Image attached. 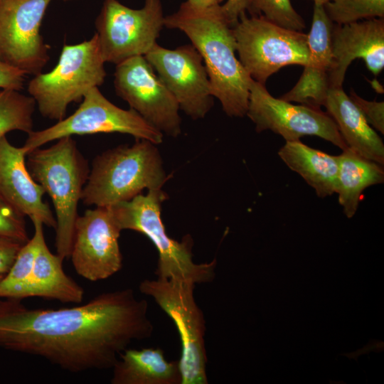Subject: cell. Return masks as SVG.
<instances>
[{"instance_id":"cell-1","label":"cell","mask_w":384,"mask_h":384,"mask_svg":"<svg viewBox=\"0 0 384 384\" xmlns=\"http://www.w3.org/2000/svg\"><path fill=\"white\" fill-rule=\"evenodd\" d=\"M0 299V347L35 356L70 373L112 368L136 341L152 336L148 303L127 288L70 308L32 309Z\"/></svg>"},{"instance_id":"cell-2","label":"cell","mask_w":384,"mask_h":384,"mask_svg":"<svg viewBox=\"0 0 384 384\" xmlns=\"http://www.w3.org/2000/svg\"><path fill=\"white\" fill-rule=\"evenodd\" d=\"M220 6L197 9L183 2L164 17V26L183 32L201 54L213 97L229 117L246 115L252 78L235 56L233 27Z\"/></svg>"},{"instance_id":"cell-3","label":"cell","mask_w":384,"mask_h":384,"mask_svg":"<svg viewBox=\"0 0 384 384\" xmlns=\"http://www.w3.org/2000/svg\"><path fill=\"white\" fill-rule=\"evenodd\" d=\"M156 144L136 139L95 157L81 201L86 206L110 207L144 189H161L169 179Z\"/></svg>"},{"instance_id":"cell-4","label":"cell","mask_w":384,"mask_h":384,"mask_svg":"<svg viewBox=\"0 0 384 384\" xmlns=\"http://www.w3.org/2000/svg\"><path fill=\"white\" fill-rule=\"evenodd\" d=\"M55 141L50 147L29 152L26 166L53 202L57 223L56 251L64 260L70 257L78 206L90 169L72 137Z\"/></svg>"},{"instance_id":"cell-5","label":"cell","mask_w":384,"mask_h":384,"mask_svg":"<svg viewBox=\"0 0 384 384\" xmlns=\"http://www.w3.org/2000/svg\"><path fill=\"white\" fill-rule=\"evenodd\" d=\"M167 195L162 189L149 190L129 201L110 206L121 230H132L146 236L158 252L155 274L159 279L191 280L197 284L210 282L215 277L216 261L196 263L193 260L192 238L187 235L181 242L168 235L161 217V206Z\"/></svg>"},{"instance_id":"cell-6","label":"cell","mask_w":384,"mask_h":384,"mask_svg":"<svg viewBox=\"0 0 384 384\" xmlns=\"http://www.w3.org/2000/svg\"><path fill=\"white\" fill-rule=\"evenodd\" d=\"M96 34L77 44H64L58 61L49 72L29 81L28 92L41 114L60 121L72 102L82 101L92 88L103 84L107 76Z\"/></svg>"},{"instance_id":"cell-7","label":"cell","mask_w":384,"mask_h":384,"mask_svg":"<svg viewBox=\"0 0 384 384\" xmlns=\"http://www.w3.org/2000/svg\"><path fill=\"white\" fill-rule=\"evenodd\" d=\"M196 283L177 279H144L139 285L174 321L181 341V384H207L206 320L194 297Z\"/></svg>"},{"instance_id":"cell-8","label":"cell","mask_w":384,"mask_h":384,"mask_svg":"<svg viewBox=\"0 0 384 384\" xmlns=\"http://www.w3.org/2000/svg\"><path fill=\"white\" fill-rule=\"evenodd\" d=\"M233 32L240 63L254 80L264 85L282 67L309 63L308 36L302 31L245 13L233 26Z\"/></svg>"},{"instance_id":"cell-9","label":"cell","mask_w":384,"mask_h":384,"mask_svg":"<svg viewBox=\"0 0 384 384\" xmlns=\"http://www.w3.org/2000/svg\"><path fill=\"white\" fill-rule=\"evenodd\" d=\"M122 133L159 144L164 134L132 109H122L107 99L97 87L83 97L78 108L53 125L28 134L23 147L26 154L65 137L99 133Z\"/></svg>"},{"instance_id":"cell-10","label":"cell","mask_w":384,"mask_h":384,"mask_svg":"<svg viewBox=\"0 0 384 384\" xmlns=\"http://www.w3.org/2000/svg\"><path fill=\"white\" fill-rule=\"evenodd\" d=\"M164 17L161 0H145L137 9L118 0H104L95 21L104 61L117 65L146 55L157 43Z\"/></svg>"},{"instance_id":"cell-11","label":"cell","mask_w":384,"mask_h":384,"mask_svg":"<svg viewBox=\"0 0 384 384\" xmlns=\"http://www.w3.org/2000/svg\"><path fill=\"white\" fill-rule=\"evenodd\" d=\"M246 115L255 124L257 132L270 130L286 142L298 141L304 136H316L332 143L342 151L348 148L334 119L320 108L295 105L275 98L265 85L250 83Z\"/></svg>"},{"instance_id":"cell-12","label":"cell","mask_w":384,"mask_h":384,"mask_svg":"<svg viewBox=\"0 0 384 384\" xmlns=\"http://www.w3.org/2000/svg\"><path fill=\"white\" fill-rule=\"evenodd\" d=\"M114 87L131 109L163 134L172 137L181 134L178 104L144 56L116 65Z\"/></svg>"},{"instance_id":"cell-13","label":"cell","mask_w":384,"mask_h":384,"mask_svg":"<svg viewBox=\"0 0 384 384\" xmlns=\"http://www.w3.org/2000/svg\"><path fill=\"white\" fill-rule=\"evenodd\" d=\"M52 0H0V59L26 74L41 73L50 46L40 28Z\"/></svg>"},{"instance_id":"cell-14","label":"cell","mask_w":384,"mask_h":384,"mask_svg":"<svg viewBox=\"0 0 384 384\" xmlns=\"http://www.w3.org/2000/svg\"><path fill=\"white\" fill-rule=\"evenodd\" d=\"M176 98L179 109L193 119H203L213 105L209 77L192 44L168 49L156 43L144 55Z\"/></svg>"},{"instance_id":"cell-15","label":"cell","mask_w":384,"mask_h":384,"mask_svg":"<svg viewBox=\"0 0 384 384\" xmlns=\"http://www.w3.org/2000/svg\"><path fill=\"white\" fill-rule=\"evenodd\" d=\"M121 231L110 207H95L78 215L70 254L78 274L97 282L118 272L122 267Z\"/></svg>"},{"instance_id":"cell-16","label":"cell","mask_w":384,"mask_h":384,"mask_svg":"<svg viewBox=\"0 0 384 384\" xmlns=\"http://www.w3.org/2000/svg\"><path fill=\"white\" fill-rule=\"evenodd\" d=\"M331 45V89L342 87L347 68L356 58L363 59L368 69L378 75L384 68L383 18L334 23Z\"/></svg>"},{"instance_id":"cell-17","label":"cell","mask_w":384,"mask_h":384,"mask_svg":"<svg viewBox=\"0 0 384 384\" xmlns=\"http://www.w3.org/2000/svg\"><path fill=\"white\" fill-rule=\"evenodd\" d=\"M308 36L309 63L297 83L281 99L320 108L331 90L330 74L333 65L331 34L334 23L323 4L314 3Z\"/></svg>"},{"instance_id":"cell-18","label":"cell","mask_w":384,"mask_h":384,"mask_svg":"<svg viewBox=\"0 0 384 384\" xmlns=\"http://www.w3.org/2000/svg\"><path fill=\"white\" fill-rule=\"evenodd\" d=\"M23 147L12 145L6 136L0 138V194L23 215L37 218L55 230L56 219L44 202L43 188L32 178L25 161Z\"/></svg>"},{"instance_id":"cell-19","label":"cell","mask_w":384,"mask_h":384,"mask_svg":"<svg viewBox=\"0 0 384 384\" xmlns=\"http://www.w3.org/2000/svg\"><path fill=\"white\" fill-rule=\"evenodd\" d=\"M324 106L335 122L348 148L368 159L384 164V144L343 90L328 92Z\"/></svg>"},{"instance_id":"cell-20","label":"cell","mask_w":384,"mask_h":384,"mask_svg":"<svg viewBox=\"0 0 384 384\" xmlns=\"http://www.w3.org/2000/svg\"><path fill=\"white\" fill-rule=\"evenodd\" d=\"M112 384H181L178 361H168L163 350L127 348L112 367Z\"/></svg>"},{"instance_id":"cell-21","label":"cell","mask_w":384,"mask_h":384,"mask_svg":"<svg viewBox=\"0 0 384 384\" xmlns=\"http://www.w3.org/2000/svg\"><path fill=\"white\" fill-rule=\"evenodd\" d=\"M63 260L49 250L43 234L39 240L23 298L35 297L63 303H80L84 297V289L65 274Z\"/></svg>"},{"instance_id":"cell-22","label":"cell","mask_w":384,"mask_h":384,"mask_svg":"<svg viewBox=\"0 0 384 384\" xmlns=\"http://www.w3.org/2000/svg\"><path fill=\"white\" fill-rule=\"evenodd\" d=\"M278 155L293 171L324 198L336 193L338 157L311 148L300 140L286 142Z\"/></svg>"},{"instance_id":"cell-23","label":"cell","mask_w":384,"mask_h":384,"mask_svg":"<svg viewBox=\"0 0 384 384\" xmlns=\"http://www.w3.org/2000/svg\"><path fill=\"white\" fill-rule=\"evenodd\" d=\"M338 157L336 193L346 216L352 218L356 213L363 192L369 186L383 183V165L368 159L349 148Z\"/></svg>"},{"instance_id":"cell-24","label":"cell","mask_w":384,"mask_h":384,"mask_svg":"<svg viewBox=\"0 0 384 384\" xmlns=\"http://www.w3.org/2000/svg\"><path fill=\"white\" fill-rule=\"evenodd\" d=\"M31 221L34 233L21 247L9 272L0 279V298L23 299V294L31 276L41 237L44 234L43 224L37 218Z\"/></svg>"},{"instance_id":"cell-25","label":"cell","mask_w":384,"mask_h":384,"mask_svg":"<svg viewBox=\"0 0 384 384\" xmlns=\"http://www.w3.org/2000/svg\"><path fill=\"white\" fill-rule=\"evenodd\" d=\"M36 105L31 96L17 90L0 89V138L11 131L27 134L33 131Z\"/></svg>"},{"instance_id":"cell-26","label":"cell","mask_w":384,"mask_h":384,"mask_svg":"<svg viewBox=\"0 0 384 384\" xmlns=\"http://www.w3.org/2000/svg\"><path fill=\"white\" fill-rule=\"evenodd\" d=\"M324 6L336 24L384 17V0H330Z\"/></svg>"},{"instance_id":"cell-27","label":"cell","mask_w":384,"mask_h":384,"mask_svg":"<svg viewBox=\"0 0 384 384\" xmlns=\"http://www.w3.org/2000/svg\"><path fill=\"white\" fill-rule=\"evenodd\" d=\"M247 11L250 16H262L283 28L302 31L304 18L295 11L290 0H250Z\"/></svg>"},{"instance_id":"cell-28","label":"cell","mask_w":384,"mask_h":384,"mask_svg":"<svg viewBox=\"0 0 384 384\" xmlns=\"http://www.w3.org/2000/svg\"><path fill=\"white\" fill-rule=\"evenodd\" d=\"M24 217L0 194V237L26 243L29 238Z\"/></svg>"},{"instance_id":"cell-29","label":"cell","mask_w":384,"mask_h":384,"mask_svg":"<svg viewBox=\"0 0 384 384\" xmlns=\"http://www.w3.org/2000/svg\"><path fill=\"white\" fill-rule=\"evenodd\" d=\"M349 97L361 111L367 122L374 129L384 134V102L368 101L351 90Z\"/></svg>"},{"instance_id":"cell-30","label":"cell","mask_w":384,"mask_h":384,"mask_svg":"<svg viewBox=\"0 0 384 384\" xmlns=\"http://www.w3.org/2000/svg\"><path fill=\"white\" fill-rule=\"evenodd\" d=\"M26 75L0 59V89L20 91L23 87Z\"/></svg>"},{"instance_id":"cell-31","label":"cell","mask_w":384,"mask_h":384,"mask_svg":"<svg viewBox=\"0 0 384 384\" xmlns=\"http://www.w3.org/2000/svg\"><path fill=\"white\" fill-rule=\"evenodd\" d=\"M23 245L18 241L0 237V276H4L11 269Z\"/></svg>"},{"instance_id":"cell-32","label":"cell","mask_w":384,"mask_h":384,"mask_svg":"<svg viewBox=\"0 0 384 384\" xmlns=\"http://www.w3.org/2000/svg\"><path fill=\"white\" fill-rule=\"evenodd\" d=\"M250 0H227L220 6L221 10L228 22L233 27L239 21V18L247 11Z\"/></svg>"},{"instance_id":"cell-33","label":"cell","mask_w":384,"mask_h":384,"mask_svg":"<svg viewBox=\"0 0 384 384\" xmlns=\"http://www.w3.org/2000/svg\"><path fill=\"white\" fill-rule=\"evenodd\" d=\"M189 5L197 9H210L221 5L223 0H186Z\"/></svg>"},{"instance_id":"cell-34","label":"cell","mask_w":384,"mask_h":384,"mask_svg":"<svg viewBox=\"0 0 384 384\" xmlns=\"http://www.w3.org/2000/svg\"><path fill=\"white\" fill-rule=\"evenodd\" d=\"M312 1H314V3H319V4H324L325 3H326L327 1L330 0H312Z\"/></svg>"},{"instance_id":"cell-35","label":"cell","mask_w":384,"mask_h":384,"mask_svg":"<svg viewBox=\"0 0 384 384\" xmlns=\"http://www.w3.org/2000/svg\"><path fill=\"white\" fill-rule=\"evenodd\" d=\"M63 1H73V0H63Z\"/></svg>"},{"instance_id":"cell-36","label":"cell","mask_w":384,"mask_h":384,"mask_svg":"<svg viewBox=\"0 0 384 384\" xmlns=\"http://www.w3.org/2000/svg\"><path fill=\"white\" fill-rule=\"evenodd\" d=\"M4 276H0V279L3 277Z\"/></svg>"}]
</instances>
